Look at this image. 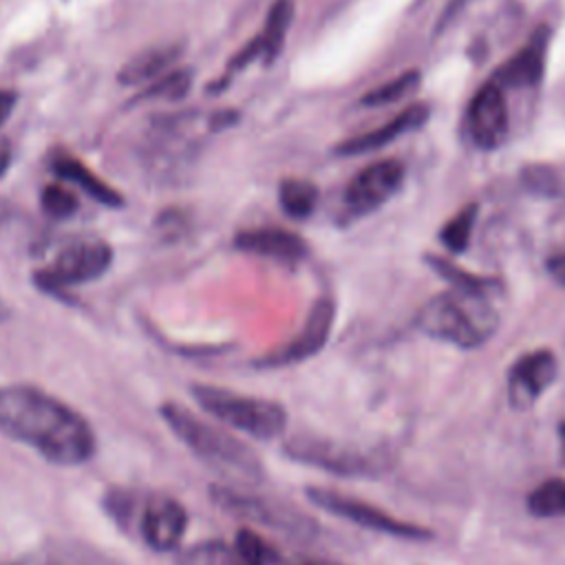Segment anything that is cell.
Instances as JSON below:
<instances>
[{"mask_svg": "<svg viewBox=\"0 0 565 565\" xmlns=\"http://www.w3.org/2000/svg\"><path fill=\"white\" fill-rule=\"evenodd\" d=\"M0 433L57 466L93 459L97 437L66 402L29 384H0Z\"/></svg>", "mask_w": 565, "mask_h": 565, "instance_id": "1", "label": "cell"}, {"mask_svg": "<svg viewBox=\"0 0 565 565\" xmlns=\"http://www.w3.org/2000/svg\"><path fill=\"white\" fill-rule=\"evenodd\" d=\"M488 296V291L457 287L441 291L419 309L417 327L426 335L461 349L481 347L499 327V313Z\"/></svg>", "mask_w": 565, "mask_h": 565, "instance_id": "2", "label": "cell"}, {"mask_svg": "<svg viewBox=\"0 0 565 565\" xmlns=\"http://www.w3.org/2000/svg\"><path fill=\"white\" fill-rule=\"evenodd\" d=\"M166 426L196 457L223 472L260 479L265 468L260 457L221 424H212L179 402H163L159 408Z\"/></svg>", "mask_w": 565, "mask_h": 565, "instance_id": "3", "label": "cell"}, {"mask_svg": "<svg viewBox=\"0 0 565 565\" xmlns=\"http://www.w3.org/2000/svg\"><path fill=\"white\" fill-rule=\"evenodd\" d=\"M190 391L212 419L252 439H276L287 426V411L274 399L243 395L212 384H192Z\"/></svg>", "mask_w": 565, "mask_h": 565, "instance_id": "4", "label": "cell"}, {"mask_svg": "<svg viewBox=\"0 0 565 565\" xmlns=\"http://www.w3.org/2000/svg\"><path fill=\"white\" fill-rule=\"evenodd\" d=\"M108 512L124 527L135 521L137 536L154 552H170L179 547L188 527L185 508L166 494L137 499L132 492L115 490L108 494Z\"/></svg>", "mask_w": 565, "mask_h": 565, "instance_id": "5", "label": "cell"}, {"mask_svg": "<svg viewBox=\"0 0 565 565\" xmlns=\"http://www.w3.org/2000/svg\"><path fill=\"white\" fill-rule=\"evenodd\" d=\"M285 455L298 463H307L342 477H373L388 468V452L380 448H362L327 437L298 435L282 446Z\"/></svg>", "mask_w": 565, "mask_h": 565, "instance_id": "6", "label": "cell"}, {"mask_svg": "<svg viewBox=\"0 0 565 565\" xmlns=\"http://www.w3.org/2000/svg\"><path fill=\"white\" fill-rule=\"evenodd\" d=\"M210 497L221 510L256 525L282 532L287 536L311 539L316 534V521L298 510L294 503L278 497H267L232 486H212Z\"/></svg>", "mask_w": 565, "mask_h": 565, "instance_id": "7", "label": "cell"}, {"mask_svg": "<svg viewBox=\"0 0 565 565\" xmlns=\"http://www.w3.org/2000/svg\"><path fill=\"white\" fill-rule=\"evenodd\" d=\"M113 265V247L102 238H75L66 243L53 263L35 271V282L44 291H60L64 287L82 285L102 278Z\"/></svg>", "mask_w": 565, "mask_h": 565, "instance_id": "8", "label": "cell"}, {"mask_svg": "<svg viewBox=\"0 0 565 565\" xmlns=\"http://www.w3.org/2000/svg\"><path fill=\"white\" fill-rule=\"evenodd\" d=\"M307 497L313 505L327 510L333 516H340L349 523H355L360 527L373 530V532H382L395 539H406V541H424L430 539V532L422 525L402 521L397 516H391L388 512H384L382 508L360 501L355 497L342 494L338 490L331 488H307Z\"/></svg>", "mask_w": 565, "mask_h": 565, "instance_id": "9", "label": "cell"}, {"mask_svg": "<svg viewBox=\"0 0 565 565\" xmlns=\"http://www.w3.org/2000/svg\"><path fill=\"white\" fill-rule=\"evenodd\" d=\"M335 320V305L331 298H318L313 302V307L307 313V320L302 324V329L296 333L294 340H289L285 347L267 353L265 358H260L256 362V366L263 369H280V366H289V364H298L305 362L309 358H313L318 351H322V347L329 340L331 327Z\"/></svg>", "mask_w": 565, "mask_h": 565, "instance_id": "10", "label": "cell"}, {"mask_svg": "<svg viewBox=\"0 0 565 565\" xmlns=\"http://www.w3.org/2000/svg\"><path fill=\"white\" fill-rule=\"evenodd\" d=\"M406 168L397 159H382L360 170L347 185L344 205L351 214L364 216L382 207L402 185Z\"/></svg>", "mask_w": 565, "mask_h": 565, "instance_id": "11", "label": "cell"}, {"mask_svg": "<svg viewBox=\"0 0 565 565\" xmlns=\"http://www.w3.org/2000/svg\"><path fill=\"white\" fill-rule=\"evenodd\" d=\"M510 119L503 88L494 82L483 84L468 108V130L481 150H497L508 137Z\"/></svg>", "mask_w": 565, "mask_h": 565, "instance_id": "12", "label": "cell"}, {"mask_svg": "<svg viewBox=\"0 0 565 565\" xmlns=\"http://www.w3.org/2000/svg\"><path fill=\"white\" fill-rule=\"evenodd\" d=\"M558 362L552 351L539 349L521 355L508 373V399L514 408H530L556 380Z\"/></svg>", "mask_w": 565, "mask_h": 565, "instance_id": "13", "label": "cell"}, {"mask_svg": "<svg viewBox=\"0 0 565 565\" xmlns=\"http://www.w3.org/2000/svg\"><path fill=\"white\" fill-rule=\"evenodd\" d=\"M291 20H294V0H274L271 9L267 13V20L263 24V31L256 38H252L232 57V62L227 66V73L243 71L247 64H252L256 60H263L265 64H271L278 57L282 44H285Z\"/></svg>", "mask_w": 565, "mask_h": 565, "instance_id": "14", "label": "cell"}, {"mask_svg": "<svg viewBox=\"0 0 565 565\" xmlns=\"http://www.w3.org/2000/svg\"><path fill=\"white\" fill-rule=\"evenodd\" d=\"M234 247L247 254H256L263 258H274L280 263H298L307 256L309 247L300 234L289 232L285 227L265 225V227H247L234 234Z\"/></svg>", "mask_w": 565, "mask_h": 565, "instance_id": "15", "label": "cell"}, {"mask_svg": "<svg viewBox=\"0 0 565 565\" xmlns=\"http://www.w3.org/2000/svg\"><path fill=\"white\" fill-rule=\"evenodd\" d=\"M0 565H115V561L88 543L55 539L13 558H4Z\"/></svg>", "mask_w": 565, "mask_h": 565, "instance_id": "16", "label": "cell"}, {"mask_svg": "<svg viewBox=\"0 0 565 565\" xmlns=\"http://www.w3.org/2000/svg\"><path fill=\"white\" fill-rule=\"evenodd\" d=\"M428 115H430V110L426 104H411L399 115H395L391 121H386L364 135H358V137H351V139L338 143L335 152L338 154H362V152L377 150V148L395 141L397 137L424 126L428 121Z\"/></svg>", "mask_w": 565, "mask_h": 565, "instance_id": "17", "label": "cell"}, {"mask_svg": "<svg viewBox=\"0 0 565 565\" xmlns=\"http://www.w3.org/2000/svg\"><path fill=\"white\" fill-rule=\"evenodd\" d=\"M545 46H547V38L545 31H536L527 44L516 51L510 60H505L499 71L494 73L492 82L503 86H512V88H521V86H532L543 77L545 71Z\"/></svg>", "mask_w": 565, "mask_h": 565, "instance_id": "18", "label": "cell"}, {"mask_svg": "<svg viewBox=\"0 0 565 565\" xmlns=\"http://www.w3.org/2000/svg\"><path fill=\"white\" fill-rule=\"evenodd\" d=\"M51 170L62 181L77 185L82 192H86L97 203H102L106 207H124V196L113 185H108L102 177L90 172V168L86 163H82L79 159H75L66 152H57L51 159Z\"/></svg>", "mask_w": 565, "mask_h": 565, "instance_id": "19", "label": "cell"}, {"mask_svg": "<svg viewBox=\"0 0 565 565\" xmlns=\"http://www.w3.org/2000/svg\"><path fill=\"white\" fill-rule=\"evenodd\" d=\"M181 53H183L181 42H168V44H157V46L143 49L141 53H137L121 66V71L117 73V79L124 86H137V84L148 86L170 64H174L181 57Z\"/></svg>", "mask_w": 565, "mask_h": 565, "instance_id": "20", "label": "cell"}, {"mask_svg": "<svg viewBox=\"0 0 565 565\" xmlns=\"http://www.w3.org/2000/svg\"><path fill=\"white\" fill-rule=\"evenodd\" d=\"M177 565H249L232 543L223 541H203L177 556ZM276 565H291L285 556Z\"/></svg>", "mask_w": 565, "mask_h": 565, "instance_id": "21", "label": "cell"}, {"mask_svg": "<svg viewBox=\"0 0 565 565\" xmlns=\"http://www.w3.org/2000/svg\"><path fill=\"white\" fill-rule=\"evenodd\" d=\"M278 201L289 218L302 221L316 210L318 188L307 179H285L278 188Z\"/></svg>", "mask_w": 565, "mask_h": 565, "instance_id": "22", "label": "cell"}, {"mask_svg": "<svg viewBox=\"0 0 565 565\" xmlns=\"http://www.w3.org/2000/svg\"><path fill=\"white\" fill-rule=\"evenodd\" d=\"M194 84V71L192 68H174L166 75H161L159 79L150 82L148 86H143V90L132 99V104H143V102H174L181 99L190 93Z\"/></svg>", "mask_w": 565, "mask_h": 565, "instance_id": "23", "label": "cell"}, {"mask_svg": "<svg viewBox=\"0 0 565 565\" xmlns=\"http://www.w3.org/2000/svg\"><path fill=\"white\" fill-rule=\"evenodd\" d=\"M527 510L543 519L565 516V479L552 477L532 488L527 494Z\"/></svg>", "mask_w": 565, "mask_h": 565, "instance_id": "24", "label": "cell"}, {"mask_svg": "<svg viewBox=\"0 0 565 565\" xmlns=\"http://www.w3.org/2000/svg\"><path fill=\"white\" fill-rule=\"evenodd\" d=\"M477 212L479 207L475 203L466 205L463 210H459L439 232V241L441 245L450 252V254H461L472 236V225L477 221Z\"/></svg>", "mask_w": 565, "mask_h": 565, "instance_id": "25", "label": "cell"}, {"mask_svg": "<svg viewBox=\"0 0 565 565\" xmlns=\"http://www.w3.org/2000/svg\"><path fill=\"white\" fill-rule=\"evenodd\" d=\"M419 71H406L402 75H397L395 79L369 90L364 97H362V104L364 106H384V104H393L406 95H411L417 86H419Z\"/></svg>", "mask_w": 565, "mask_h": 565, "instance_id": "26", "label": "cell"}, {"mask_svg": "<svg viewBox=\"0 0 565 565\" xmlns=\"http://www.w3.org/2000/svg\"><path fill=\"white\" fill-rule=\"evenodd\" d=\"M426 260H428V265H430L441 278H446V280H448L452 287H457V289H472V291H488V294H490V289L494 287V280L472 276V274H468L466 269L457 267L455 263H450V260L444 258V256H433V254H428Z\"/></svg>", "mask_w": 565, "mask_h": 565, "instance_id": "27", "label": "cell"}, {"mask_svg": "<svg viewBox=\"0 0 565 565\" xmlns=\"http://www.w3.org/2000/svg\"><path fill=\"white\" fill-rule=\"evenodd\" d=\"M40 205L51 218H71L77 212L79 201L66 185L51 183L40 192Z\"/></svg>", "mask_w": 565, "mask_h": 565, "instance_id": "28", "label": "cell"}, {"mask_svg": "<svg viewBox=\"0 0 565 565\" xmlns=\"http://www.w3.org/2000/svg\"><path fill=\"white\" fill-rule=\"evenodd\" d=\"M525 183H527V188H532V190H543V192H552V188L556 185V181H554V172L550 170V168H545V166H527V170H525Z\"/></svg>", "mask_w": 565, "mask_h": 565, "instance_id": "29", "label": "cell"}, {"mask_svg": "<svg viewBox=\"0 0 565 565\" xmlns=\"http://www.w3.org/2000/svg\"><path fill=\"white\" fill-rule=\"evenodd\" d=\"M15 102H18L15 90H9V88L0 90V126L11 117V113L15 108Z\"/></svg>", "mask_w": 565, "mask_h": 565, "instance_id": "30", "label": "cell"}, {"mask_svg": "<svg viewBox=\"0 0 565 565\" xmlns=\"http://www.w3.org/2000/svg\"><path fill=\"white\" fill-rule=\"evenodd\" d=\"M547 271H550L558 282L565 285V254L550 258V260H547Z\"/></svg>", "mask_w": 565, "mask_h": 565, "instance_id": "31", "label": "cell"}, {"mask_svg": "<svg viewBox=\"0 0 565 565\" xmlns=\"http://www.w3.org/2000/svg\"><path fill=\"white\" fill-rule=\"evenodd\" d=\"M9 166H11V143L9 139L0 137V179L7 174Z\"/></svg>", "mask_w": 565, "mask_h": 565, "instance_id": "32", "label": "cell"}, {"mask_svg": "<svg viewBox=\"0 0 565 565\" xmlns=\"http://www.w3.org/2000/svg\"><path fill=\"white\" fill-rule=\"evenodd\" d=\"M7 316H9L7 305H4V302H2V298H0V322H2V320H7Z\"/></svg>", "mask_w": 565, "mask_h": 565, "instance_id": "33", "label": "cell"}, {"mask_svg": "<svg viewBox=\"0 0 565 565\" xmlns=\"http://www.w3.org/2000/svg\"><path fill=\"white\" fill-rule=\"evenodd\" d=\"M561 444H563V450H565V422L561 424Z\"/></svg>", "mask_w": 565, "mask_h": 565, "instance_id": "34", "label": "cell"}]
</instances>
